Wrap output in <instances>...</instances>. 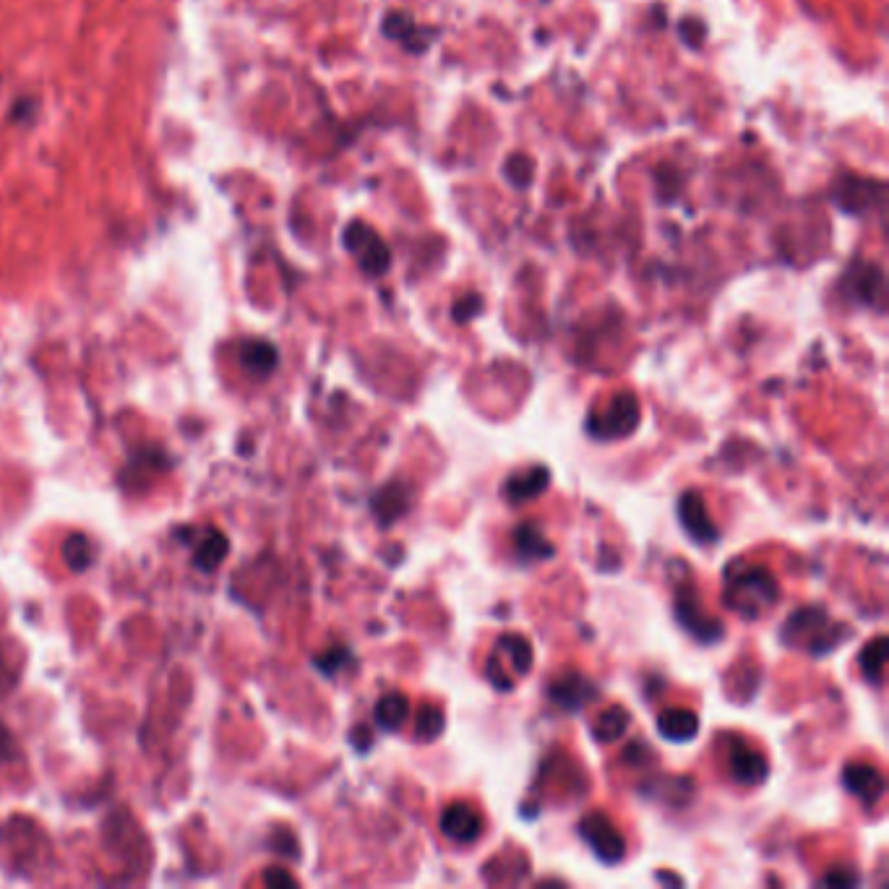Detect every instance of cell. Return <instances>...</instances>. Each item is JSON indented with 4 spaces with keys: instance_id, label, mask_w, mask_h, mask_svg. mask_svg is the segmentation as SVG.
Instances as JSON below:
<instances>
[{
    "instance_id": "13",
    "label": "cell",
    "mask_w": 889,
    "mask_h": 889,
    "mask_svg": "<svg viewBox=\"0 0 889 889\" xmlns=\"http://www.w3.org/2000/svg\"><path fill=\"white\" fill-rule=\"evenodd\" d=\"M728 767L733 780L741 785H749V788L762 783L767 772H770L762 751H757L751 744H746V741H736V746H730Z\"/></svg>"
},
{
    "instance_id": "1",
    "label": "cell",
    "mask_w": 889,
    "mask_h": 889,
    "mask_svg": "<svg viewBox=\"0 0 889 889\" xmlns=\"http://www.w3.org/2000/svg\"><path fill=\"white\" fill-rule=\"evenodd\" d=\"M832 629H835V624H832L830 613L824 611L822 605H806V608H798L796 613H790L788 624L783 626L780 637L790 647H801V650L811 652V655H824L845 634V629H837L835 634H832Z\"/></svg>"
},
{
    "instance_id": "30",
    "label": "cell",
    "mask_w": 889,
    "mask_h": 889,
    "mask_svg": "<svg viewBox=\"0 0 889 889\" xmlns=\"http://www.w3.org/2000/svg\"><path fill=\"white\" fill-rule=\"evenodd\" d=\"M858 882H861V879L845 869H837V871H832V874H827L819 879V884H837V887H856Z\"/></svg>"
},
{
    "instance_id": "5",
    "label": "cell",
    "mask_w": 889,
    "mask_h": 889,
    "mask_svg": "<svg viewBox=\"0 0 889 889\" xmlns=\"http://www.w3.org/2000/svg\"><path fill=\"white\" fill-rule=\"evenodd\" d=\"M845 298L884 311V269L874 261H856L843 274Z\"/></svg>"
},
{
    "instance_id": "16",
    "label": "cell",
    "mask_w": 889,
    "mask_h": 889,
    "mask_svg": "<svg viewBox=\"0 0 889 889\" xmlns=\"http://www.w3.org/2000/svg\"><path fill=\"white\" fill-rule=\"evenodd\" d=\"M384 34L389 40L399 42L405 50H410V53H423L428 47V32L420 29L407 14H399V11L384 16Z\"/></svg>"
},
{
    "instance_id": "6",
    "label": "cell",
    "mask_w": 889,
    "mask_h": 889,
    "mask_svg": "<svg viewBox=\"0 0 889 889\" xmlns=\"http://www.w3.org/2000/svg\"><path fill=\"white\" fill-rule=\"evenodd\" d=\"M882 183L861 175H843L832 188V201H835L845 214H863L882 206Z\"/></svg>"
},
{
    "instance_id": "3",
    "label": "cell",
    "mask_w": 889,
    "mask_h": 889,
    "mask_svg": "<svg viewBox=\"0 0 889 889\" xmlns=\"http://www.w3.org/2000/svg\"><path fill=\"white\" fill-rule=\"evenodd\" d=\"M639 425V402L631 392H621L605 410H595L587 420V433L598 441H616L629 436Z\"/></svg>"
},
{
    "instance_id": "18",
    "label": "cell",
    "mask_w": 889,
    "mask_h": 889,
    "mask_svg": "<svg viewBox=\"0 0 889 889\" xmlns=\"http://www.w3.org/2000/svg\"><path fill=\"white\" fill-rule=\"evenodd\" d=\"M514 545L519 556L527 561H548L556 553L553 543H548V538L535 525H519L514 530Z\"/></svg>"
},
{
    "instance_id": "23",
    "label": "cell",
    "mask_w": 889,
    "mask_h": 889,
    "mask_svg": "<svg viewBox=\"0 0 889 889\" xmlns=\"http://www.w3.org/2000/svg\"><path fill=\"white\" fill-rule=\"evenodd\" d=\"M626 728H629V712L624 707H608L603 715L598 717V723L592 728V736L600 744H613L618 738L624 736Z\"/></svg>"
},
{
    "instance_id": "7",
    "label": "cell",
    "mask_w": 889,
    "mask_h": 889,
    "mask_svg": "<svg viewBox=\"0 0 889 889\" xmlns=\"http://www.w3.org/2000/svg\"><path fill=\"white\" fill-rule=\"evenodd\" d=\"M579 835L592 850L595 856L605 863H616L624 858L626 843L624 835L613 827V822L605 814L595 811V814H587V817L579 822Z\"/></svg>"
},
{
    "instance_id": "14",
    "label": "cell",
    "mask_w": 889,
    "mask_h": 889,
    "mask_svg": "<svg viewBox=\"0 0 889 889\" xmlns=\"http://www.w3.org/2000/svg\"><path fill=\"white\" fill-rule=\"evenodd\" d=\"M843 785L866 806H874L884 793V777L874 764H848L843 770Z\"/></svg>"
},
{
    "instance_id": "32",
    "label": "cell",
    "mask_w": 889,
    "mask_h": 889,
    "mask_svg": "<svg viewBox=\"0 0 889 889\" xmlns=\"http://www.w3.org/2000/svg\"><path fill=\"white\" fill-rule=\"evenodd\" d=\"M352 744H355V749L358 751H365V749H371V730H368V725H358V728L352 730Z\"/></svg>"
},
{
    "instance_id": "26",
    "label": "cell",
    "mask_w": 889,
    "mask_h": 889,
    "mask_svg": "<svg viewBox=\"0 0 889 889\" xmlns=\"http://www.w3.org/2000/svg\"><path fill=\"white\" fill-rule=\"evenodd\" d=\"M415 733L423 741H433L444 733V712L438 710L436 704H425L423 710L418 712V725H415Z\"/></svg>"
},
{
    "instance_id": "2",
    "label": "cell",
    "mask_w": 889,
    "mask_h": 889,
    "mask_svg": "<svg viewBox=\"0 0 889 889\" xmlns=\"http://www.w3.org/2000/svg\"><path fill=\"white\" fill-rule=\"evenodd\" d=\"M777 582L770 571L757 569V566H744L741 574H728V590H725V603L730 611L741 613L746 618H757L759 613L772 608L777 600Z\"/></svg>"
},
{
    "instance_id": "20",
    "label": "cell",
    "mask_w": 889,
    "mask_h": 889,
    "mask_svg": "<svg viewBox=\"0 0 889 889\" xmlns=\"http://www.w3.org/2000/svg\"><path fill=\"white\" fill-rule=\"evenodd\" d=\"M407 715H410V702L399 691L381 697V702L373 710V720H376V725L381 730H399L407 723Z\"/></svg>"
},
{
    "instance_id": "12",
    "label": "cell",
    "mask_w": 889,
    "mask_h": 889,
    "mask_svg": "<svg viewBox=\"0 0 889 889\" xmlns=\"http://www.w3.org/2000/svg\"><path fill=\"white\" fill-rule=\"evenodd\" d=\"M412 506V491L410 485L402 483V480H392L386 483L376 496L371 498L373 517L381 527L394 525L397 519H402L410 511Z\"/></svg>"
},
{
    "instance_id": "24",
    "label": "cell",
    "mask_w": 889,
    "mask_h": 889,
    "mask_svg": "<svg viewBox=\"0 0 889 889\" xmlns=\"http://www.w3.org/2000/svg\"><path fill=\"white\" fill-rule=\"evenodd\" d=\"M496 650L498 652H506V657H509V663L514 665V671H517V676H525V673H530V668H532V647H530V642H527V639L509 637V634H506V637L498 639Z\"/></svg>"
},
{
    "instance_id": "31",
    "label": "cell",
    "mask_w": 889,
    "mask_h": 889,
    "mask_svg": "<svg viewBox=\"0 0 889 889\" xmlns=\"http://www.w3.org/2000/svg\"><path fill=\"white\" fill-rule=\"evenodd\" d=\"M264 882L269 884V887H295V876H290L287 874L285 869H269L264 874Z\"/></svg>"
},
{
    "instance_id": "8",
    "label": "cell",
    "mask_w": 889,
    "mask_h": 889,
    "mask_svg": "<svg viewBox=\"0 0 889 889\" xmlns=\"http://www.w3.org/2000/svg\"><path fill=\"white\" fill-rule=\"evenodd\" d=\"M676 618L678 624L684 626L691 637H697L699 642L712 644L720 639V634H723V626L717 624L715 618L704 616L697 592H694V587H689V584L678 587L676 592Z\"/></svg>"
},
{
    "instance_id": "10",
    "label": "cell",
    "mask_w": 889,
    "mask_h": 889,
    "mask_svg": "<svg viewBox=\"0 0 889 889\" xmlns=\"http://www.w3.org/2000/svg\"><path fill=\"white\" fill-rule=\"evenodd\" d=\"M441 832L457 845H470L483 832V819L470 803H454L441 814Z\"/></svg>"
},
{
    "instance_id": "15",
    "label": "cell",
    "mask_w": 889,
    "mask_h": 889,
    "mask_svg": "<svg viewBox=\"0 0 889 889\" xmlns=\"http://www.w3.org/2000/svg\"><path fill=\"white\" fill-rule=\"evenodd\" d=\"M551 485V475L545 467H530V470L514 472L509 480L504 483V496L509 504H525L538 498L540 493Z\"/></svg>"
},
{
    "instance_id": "28",
    "label": "cell",
    "mask_w": 889,
    "mask_h": 889,
    "mask_svg": "<svg viewBox=\"0 0 889 889\" xmlns=\"http://www.w3.org/2000/svg\"><path fill=\"white\" fill-rule=\"evenodd\" d=\"M504 173L514 188H527L532 183V162L525 154H514L504 165Z\"/></svg>"
},
{
    "instance_id": "17",
    "label": "cell",
    "mask_w": 889,
    "mask_h": 889,
    "mask_svg": "<svg viewBox=\"0 0 889 889\" xmlns=\"http://www.w3.org/2000/svg\"><path fill=\"white\" fill-rule=\"evenodd\" d=\"M657 733H660L665 741H673V744H689L691 738H697L699 720L697 715L691 710H686V707L665 710L663 715L657 717Z\"/></svg>"
},
{
    "instance_id": "25",
    "label": "cell",
    "mask_w": 889,
    "mask_h": 889,
    "mask_svg": "<svg viewBox=\"0 0 889 889\" xmlns=\"http://www.w3.org/2000/svg\"><path fill=\"white\" fill-rule=\"evenodd\" d=\"M63 558L71 571H84L87 566H92V543H89L87 535L81 532H73L71 538L63 545Z\"/></svg>"
},
{
    "instance_id": "33",
    "label": "cell",
    "mask_w": 889,
    "mask_h": 889,
    "mask_svg": "<svg viewBox=\"0 0 889 889\" xmlns=\"http://www.w3.org/2000/svg\"><path fill=\"white\" fill-rule=\"evenodd\" d=\"M14 754V738H11V733L6 728H0V759H11Z\"/></svg>"
},
{
    "instance_id": "29",
    "label": "cell",
    "mask_w": 889,
    "mask_h": 889,
    "mask_svg": "<svg viewBox=\"0 0 889 889\" xmlns=\"http://www.w3.org/2000/svg\"><path fill=\"white\" fill-rule=\"evenodd\" d=\"M483 311V298L480 295H465V298H459L452 308V316L457 324H467L470 319H475L478 313Z\"/></svg>"
},
{
    "instance_id": "4",
    "label": "cell",
    "mask_w": 889,
    "mask_h": 889,
    "mask_svg": "<svg viewBox=\"0 0 889 889\" xmlns=\"http://www.w3.org/2000/svg\"><path fill=\"white\" fill-rule=\"evenodd\" d=\"M345 248L358 259L360 269L371 277H381V274L389 269L392 264V253L389 246L379 235L373 233L371 227L363 225V222H350L345 230Z\"/></svg>"
},
{
    "instance_id": "19",
    "label": "cell",
    "mask_w": 889,
    "mask_h": 889,
    "mask_svg": "<svg viewBox=\"0 0 889 889\" xmlns=\"http://www.w3.org/2000/svg\"><path fill=\"white\" fill-rule=\"evenodd\" d=\"M240 363H243V368L248 373L264 379V376H269L277 368V350L269 342H264V339H253V342H246L243 350H240Z\"/></svg>"
},
{
    "instance_id": "27",
    "label": "cell",
    "mask_w": 889,
    "mask_h": 889,
    "mask_svg": "<svg viewBox=\"0 0 889 889\" xmlns=\"http://www.w3.org/2000/svg\"><path fill=\"white\" fill-rule=\"evenodd\" d=\"M350 663H352V652L347 650V647H332V650L324 652V655L313 657V665H316L324 676H337V673L342 671V668H347Z\"/></svg>"
},
{
    "instance_id": "11",
    "label": "cell",
    "mask_w": 889,
    "mask_h": 889,
    "mask_svg": "<svg viewBox=\"0 0 889 889\" xmlns=\"http://www.w3.org/2000/svg\"><path fill=\"white\" fill-rule=\"evenodd\" d=\"M548 697L556 707H561L564 712H579L584 710L592 699L598 697V686L587 681L584 676L577 673H569V676L558 678L548 686Z\"/></svg>"
},
{
    "instance_id": "9",
    "label": "cell",
    "mask_w": 889,
    "mask_h": 889,
    "mask_svg": "<svg viewBox=\"0 0 889 889\" xmlns=\"http://www.w3.org/2000/svg\"><path fill=\"white\" fill-rule=\"evenodd\" d=\"M678 519H681L686 535H689L694 543L712 545L717 543V538H720L715 522H712V517L707 514L704 498L699 496L697 491H686L684 496L678 498Z\"/></svg>"
},
{
    "instance_id": "21",
    "label": "cell",
    "mask_w": 889,
    "mask_h": 889,
    "mask_svg": "<svg viewBox=\"0 0 889 889\" xmlns=\"http://www.w3.org/2000/svg\"><path fill=\"white\" fill-rule=\"evenodd\" d=\"M227 551H230V540H227L222 532L219 530L206 532L204 538H201V543L196 545L193 564H196V569L201 571H214L222 561H225Z\"/></svg>"
},
{
    "instance_id": "22",
    "label": "cell",
    "mask_w": 889,
    "mask_h": 889,
    "mask_svg": "<svg viewBox=\"0 0 889 889\" xmlns=\"http://www.w3.org/2000/svg\"><path fill=\"white\" fill-rule=\"evenodd\" d=\"M884 660H887V637H876L858 655V665H861L863 676L874 686H879L884 681Z\"/></svg>"
}]
</instances>
